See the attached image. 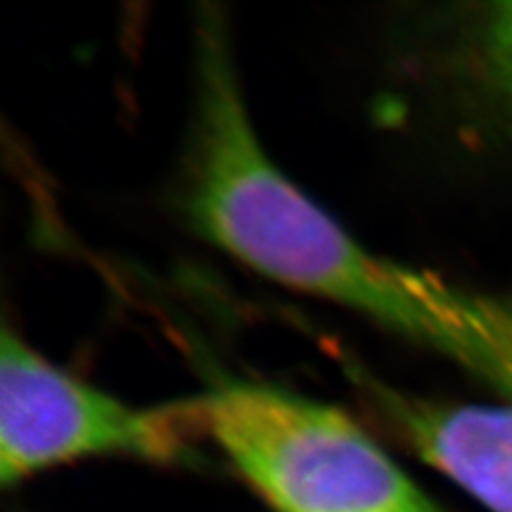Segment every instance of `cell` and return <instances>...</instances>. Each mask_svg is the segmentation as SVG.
Here are the masks:
<instances>
[{
	"mask_svg": "<svg viewBox=\"0 0 512 512\" xmlns=\"http://www.w3.org/2000/svg\"><path fill=\"white\" fill-rule=\"evenodd\" d=\"M182 188L192 227L256 274L357 312L512 391V303L367 250L303 195L254 131L216 18L199 32Z\"/></svg>",
	"mask_w": 512,
	"mask_h": 512,
	"instance_id": "1",
	"label": "cell"
},
{
	"mask_svg": "<svg viewBox=\"0 0 512 512\" xmlns=\"http://www.w3.org/2000/svg\"><path fill=\"white\" fill-rule=\"evenodd\" d=\"M203 434L274 512H442L342 410L252 380L197 399Z\"/></svg>",
	"mask_w": 512,
	"mask_h": 512,
	"instance_id": "2",
	"label": "cell"
},
{
	"mask_svg": "<svg viewBox=\"0 0 512 512\" xmlns=\"http://www.w3.org/2000/svg\"><path fill=\"white\" fill-rule=\"evenodd\" d=\"M203 434L199 404L139 408L60 370L11 327L0 338V480L3 485L84 457L152 463L188 457Z\"/></svg>",
	"mask_w": 512,
	"mask_h": 512,
	"instance_id": "3",
	"label": "cell"
},
{
	"mask_svg": "<svg viewBox=\"0 0 512 512\" xmlns=\"http://www.w3.org/2000/svg\"><path fill=\"white\" fill-rule=\"evenodd\" d=\"M367 391L397 436L425 463L491 512H512V404L434 402L376 380H367Z\"/></svg>",
	"mask_w": 512,
	"mask_h": 512,
	"instance_id": "4",
	"label": "cell"
},
{
	"mask_svg": "<svg viewBox=\"0 0 512 512\" xmlns=\"http://www.w3.org/2000/svg\"><path fill=\"white\" fill-rule=\"evenodd\" d=\"M491 39L498 67L506 82L512 86V3H504L495 9Z\"/></svg>",
	"mask_w": 512,
	"mask_h": 512,
	"instance_id": "5",
	"label": "cell"
}]
</instances>
